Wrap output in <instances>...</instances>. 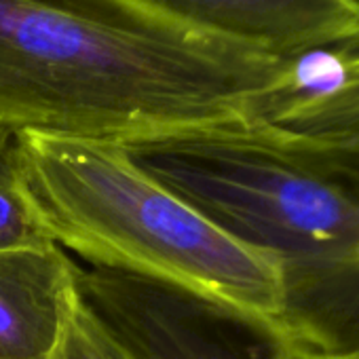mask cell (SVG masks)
Returning a JSON list of instances; mask_svg holds the SVG:
<instances>
[{
  "mask_svg": "<svg viewBox=\"0 0 359 359\" xmlns=\"http://www.w3.org/2000/svg\"><path fill=\"white\" fill-rule=\"evenodd\" d=\"M283 55L142 0H0V125L125 144L241 118Z\"/></svg>",
  "mask_w": 359,
  "mask_h": 359,
  "instance_id": "cell-1",
  "label": "cell"
},
{
  "mask_svg": "<svg viewBox=\"0 0 359 359\" xmlns=\"http://www.w3.org/2000/svg\"><path fill=\"white\" fill-rule=\"evenodd\" d=\"M121 146L275 262L273 334L287 359H359V133L296 137L231 118Z\"/></svg>",
  "mask_w": 359,
  "mask_h": 359,
  "instance_id": "cell-2",
  "label": "cell"
},
{
  "mask_svg": "<svg viewBox=\"0 0 359 359\" xmlns=\"http://www.w3.org/2000/svg\"><path fill=\"white\" fill-rule=\"evenodd\" d=\"M18 140L26 189L60 248L93 269L184 290L275 330V262L144 171L121 144L36 131H18Z\"/></svg>",
  "mask_w": 359,
  "mask_h": 359,
  "instance_id": "cell-3",
  "label": "cell"
},
{
  "mask_svg": "<svg viewBox=\"0 0 359 359\" xmlns=\"http://www.w3.org/2000/svg\"><path fill=\"white\" fill-rule=\"evenodd\" d=\"M76 290L137 359H287L266 325L184 290L106 269Z\"/></svg>",
  "mask_w": 359,
  "mask_h": 359,
  "instance_id": "cell-4",
  "label": "cell"
},
{
  "mask_svg": "<svg viewBox=\"0 0 359 359\" xmlns=\"http://www.w3.org/2000/svg\"><path fill=\"white\" fill-rule=\"evenodd\" d=\"M201 32L294 53L359 36V0H142Z\"/></svg>",
  "mask_w": 359,
  "mask_h": 359,
  "instance_id": "cell-5",
  "label": "cell"
},
{
  "mask_svg": "<svg viewBox=\"0 0 359 359\" xmlns=\"http://www.w3.org/2000/svg\"><path fill=\"white\" fill-rule=\"evenodd\" d=\"M79 266L57 243L0 252V359H53Z\"/></svg>",
  "mask_w": 359,
  "mask_h": 359,
  "instance_id": "cell-6",
  "label": "cell"
},
{
  "mask_svg": "<svg viewBox=\"0 0 359 359\" xmlns=\"http://www.w3.org/2000/svg\"><path fill=\"white\" fill-rule=\"evenodd\" d=\"M55 243L24 177L18 131L0 125V252Z\"/></svg>",
  "mask_w": 359,
  "mask_h": 359,
  "instance_id": "cell-7",
  "label": "cell"
},
{
  "mask_svg": "<svg viewBox=\"0 0 359 359\" xmlns=\"http://www.w3.org/2000/svg\"><path fill=\"white\" fill-rule=\"evenodd\" d=\"M53 359H137L74 290Z\"/></svg>",
  "mask_w": 359,
  "mask_h": 359,
  "instance_id": "cell-8",
  "label": "cell"
}]
</instances>
